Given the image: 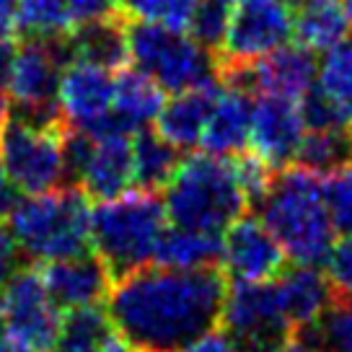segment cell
I'll return each mask as SVG.
<instances>
[{"mask_svg": "<svg viewBox=\"0 0 352 352\" xmlns=\"http://www.w3.org/2000/svg\"><path fill=\"white\" fill-rule=\"evenodd\" d=\"M67 50V57H78L94 65H101L107 70H120L130 63L127 55V19L120 13L88 21L80 26H73L70 34L63 39Z\"/></svg>", "mask_w": 352, "mask_h": 352, "instance_id": "cell-21", "label": "cell"}, {"mask_svg": "<svg viewBox=\"0 0 352 352\" xmlns=\"http://www.w3.org/2000/svg\"><path fill=\"white\" fill-rule=\"evenodd\" d=\"M67 63L63 39L32 36L16 47L11 76H8V99L21 109V117L42 122H60L57 114V86Z\"/></svg>", "mask_w": 352, "mask_h": 352, "instance_id": "cell-10", "label": "cell"}, {"mask_svg": "<svg viewBox=\"0 0 352 352\" xmlns=\"http://www.w3.org/2000/svg\"><path fill=\"white\" fill-rule=\"evenodd\" d=\"M0 166L8 171L21 195H42L63 187L70 176L67 130L63 122L32 117L8 120L0 140Z\"/></svg>", "mask_w": 352, "mask_h": 352, "instance_id": "cell-7", "label": "cell"}, {"mask_svg": "<svg viewBox=\"0 0 352 352\" xmlns=\"http://www.w3.org/2000/svg\"><path fill=\"white\" fill-rule=\"evenodd\" d=\"M111 70L78 57H67L57 86V114L63 127L83 135L120 130L117 122L111 120Z\"/></svg>", "mask_w": 352, "mask_h": 352, "instance_id": "cell-13", "label": "cell"}, {"mask_svg": "<svg viewBox=\"0 0 352 352\" xmlns=\"http://www.w3.org/2000/svg\"><path fill=\"white\" fill-rule=\"evenodd\" d=\"M321 197L337 233H352V155L321 174Z\"/></svg>", "mask_w": 352, "mask_h": 352, "instance_id": "cell-28", "label": "cell"}, {"mask_svg": "<svg viewBox=\"0 0 352 352\" xmlns=\"http://www.w3.org/2000/svg\"><path fill=\"white\" fill-rule=\"evenodd\" d=\"M57 352H132L127 347V342H122L120 347H111V350H57Z\"/></svg>", "mask_w": 352, "mask_h": 352, "instance_id": "cell-42", "label": "cell"}, {"mask_svg": "<svg viewBox=\"0 0 352 352\" xmlns=\"http://www.w3.org/2000/svg\"><path fill=\"white\" fill-rule=\"evenodd\" d=\"M166 228L164 199L148 189L122 192L91 208V249L114 280L155 262Z\"/></svg>", "mask_w": 352, "mask_h": 352, "instance_id": "cell-4", "label": "cell"}, {"mask_svg": "<svg viewBox=\"0 0 352 352\" xmlns=\"http://www.w3.org/2000/svg\"><path fill=\"white\" fill-rule=\"evenodd\" d=\"M231 6L233 0H197L195 11H192V19H189L187 32L202 47H208L210 52H215V55H218L223 36H226Z\"/></svg>", "mask_w": 352, "mask_h": 352, "instance_id": "cell-31", "label": "cell"}, {"mask_svg": "<svg viewBox=\"0 0 352 352\" xmlns=\"http://www.w3.org/2000/svg\"><path fill=\"white\" fill-rule=\"evenodd\" d=\"M120 13V0H70V23L80 26Z\"/></svg>", "mask_w": 352, "mask_h": 352, "instance_id": "cell-34", "label": "cell"}, {"mask_svg": "<svg viewBox=\"0 0 352 352\" xmlns=\"http://www.w3.org/2000/svg\"><path fill=\"white\" fill-rule=\"evenodd\" d=\"M0 352H8V347H6V344H3V342H0Z\"/></svg>", "mask_w": 352, "mask_h": 352, "instance_id": "cell-43", "label": "cell"}, {"mask_svg": "<svg viewBox=\"0 0 352 352\" xmlns=\"http://www.w3.org/2000/svg\"><path fill=\"white\" fill-rule=\"evenodd\" d=\"M226 275L145 264L111 283L109 314L132 352H179L220 324Z\"/></svg>", "mask_w": 352, "mask_h": 352, "instance_id": "cell-1", "label": "cell"}, {"mask_svg": "<svg viewBox=\"0 0 352 352\" xmlns=\"http://www.w3.org/2000/svg\"><path fill=\"white\" fill-rule=\"evenodd\" d=\"M218 78L187 91H179L168 101H164L161 111L155 114V132L176 151H187L199 145L205 122L210 117L212 101L218 96Z\"/></svg>", "mask_w": 352, "mask_h": 352, "instance_id": "cell-20", "label": "cell"}, {"mask_svg": "<svg viewBox=\"0 0 352 352\" xmlns=\"http://www.w3.org/2000/svg\"><path fill=\"white\" fill-rule=\"evenodd\" d=\"M16 270H19V246L13 241L11 231L0 220V293Z\"/></svg>", "mask_w": 352, "mask_h": 352, "instance_id": "cell-35", "label": "cell"}, {"mask_svg": "<svg viewBox=\"0 0 352 352\" xmlns=\"http://www.w3.org/2000/svg\"><path fill=\"white\" fill-rule=\"evenodd\" d=\"M164 88L153 78L140 73L138 67L114 70V91H111V120L124 132H138L155 120L164 107Z\"/></svg>", "mask_w": 352, "mask_h": 352, "instance_id": "cell-22", "label": "cell"}, {"mask_svg": "<svg viewBox=\"0 0 352 352\" xmlns=\"http://www.w3.org/2000/svg\"><path fill=\"white\" fill-rule=\"evenodd\" d=\"M164 189L168 223L182 228L223 233L249 208L233 174V161L223 155L197 153L179 161Z\"/></svg>", "mask_w": 352, "mask_h": 352, "instance_id": "cell-5", "label": "cell"}, {"mask_svg": "<svg viewBox=\"0 0 352 352\" xmlns=\"http://www.w3.org/2000/svg\"><path fill=\"white\" fill-rule=\"evenodd\" d=\"M272 283L293 334L314 329L334 298L329 277L319 267H308V264H298L296 270H283Z\"/></svg>", "mask_w": 352, "mask_h": 352, "instance_id": "cell-19", "label": "cell"}, {"mask_svg": "<svg viewBox=\"0 0 352 352\" xmlns=\"http://www.w3.org/2000/svg\"><path fill=\"white\" fill-rule=\"evenodd\" d=\"M21 29L42 39H65L70 23V0H19Z\"/></svg>", "mask_w": 352, "mask_h": 352, "instance_id": "cell-26", "label": "cell"}, {"mask_svg": "<svg viewBox=\"0 0 352 352\" xmlns=\"http://www.w3.org/2000/svg\"><path fill=\"white\" fill-rule=\"evenodd\" d=\"M21 32L19 0H0V42H16Z\"/></svg>", "mask_w": 352, "mask_h": 352, "instance_id": "cell-37", "label": "cell"}, {"mask_svg": "<svg viewBox=\"0 0 352 352\" xmlns=\"http://www.w3.org/2000/svg\"><path fill=\"white\" fill-rule=\"evenodd\" d=\"M42 277L52 300L63 311L99 306L101 300H107L114 283L109 267L91 252L47 262L42 267Z\"/></svg>", "mask_w": 352, "mask_h": 352, "instance_id": "cell-17", "label": "cell"}, {"mask_svg": "<svg viewBox=\"0 0 352 352\" xmlns=\"http://www.w3.org/2000/svg\"><path fill=\"white\" fill-rule=\"evenodd\" d=\"M218 96L212 101L210 117L199 138L205 153L212 155H239L249 145L252 132V94L241 86L218 80Z\"/></svg>", "mask_w": 352, "mask_h": 352, "instance_id": "cell-18", "label": "cell"}, {"mask_svg": "<svg viewBox=\"0 0 352 352\" xmlns=\"http://www.w3.org/2000/svg\"><path fill=\"white\" fill-rule=\"evenodd\" d=\"M13 52H16V44L13 42H0V94L8 86V76H11L13 65Z\"/></svg>", "mask_w": 352, "mask_h": 352, "instance_id": "cell-40", "label": "cell"}, {"mask_svg": "<svg viewBox=\"0 0 352 352\" xmlns=\"http://www.w3.org/2000/svg\"><path fill=\"white\" fill-rule=\"evenodd\" d=\"M314 329V340L327 352H352V298H331Z\"/></svg>", "mask_w": 352, "mask_h": 352, "instance_id": "cell-30", "label": "cell"}, {"mask_svg": "<svg viewBox=\"0 0 352 352\" xmlns=\"http://www.w3.org/2000/svg\"><path fill=\"white\" fill-rule=\"evenodd\" d=\"M19 199H21V189L16 187V182L8 176V171L0 166V220L11 215L13 208L19 205Z\"/></svg>", "mask_w": 352, "mask_h": 352, "instance_id": "cell-38", "label": "cell"}, {"mask_svg": "<svg viewBox=\"0 0 352 352\" xmlns=\"http://www.w3.org/2000/svg\"><path fill=\"white\" fill-rule=\"evenodd\" d=\"M8 120H11V104L6 99V94H0V140H3V132H6Z\"/></svg>", "mask_w": 352, "mask_h": 352, "instance_id": "cell-41", "label": "cell"}, {"mask_svg": "<svg viewBox=\"0 0 352 352\" xmlns=\"http://www.w3.org/2000/svg\"><path fill=\"white\" fill-rule=\"evenodd\" d=\"M197 0H120V16L127 21L164 23L187 32Z\"/></svg>", "mask_w": 352, "mask_h": 352, "instance_id": "cell-29", "label": "cell"}, {"mask_svg": "<svg viewBox=\"0 0 352 352\" xmlns=\"http://www.w3.org/2000/svg\"><path fill=\"white\" fill-rule=\"evenodd\" d=\"M300 109L308 130H342L352 138V42L344 39L324 52Z\"/></svg>", "mask_w": 352, "mask_h": 352, "instance_id": "cell-14", "label": "cell"}, {"mask_svg": "<svg viewBox=\"0 0 352 352\" xmlns=\"http://www.w3.org/2000/svg\"><path fill=\"white\" fill-rule=\"evenodd\" d=\"M327 270L334 296L352 298V233H344V239L334 243L327 259Z\"/></svg>", "mask_w": 352, "mask_h": 352, "instance_id": "cell-33", "label": "cell"}, {"mask_svg": "<svg viewBox=\"0 0 352 352\" xmlns=\"http://www.w3.org/2000/svg\"><path fill=\"white\" fill-rule=\"evenodd\" d=\"M350 21L344 0H298L293 36L311 52H327L347 39Z\"/></svg>", "mask_w": 352, "mask_h": 352, "instance_id": "cell-23", "label": "cell"}, {"mask_svg": "<svg viewBox=\"0 0 352 352\" xmlns=\"http://www.w3.org/2000/svg\"><path fill=\"white\" fill-rule=\"evenodd\" d=\"M306 130L300 101L275 94H259L256 101H252L249 143L254 153L272 168H285L296 161Z\"/></svg>", "mask_w": 352, "mask_h": 352, "instance_id": "cell-16", "label": "cell"}, {"mask_svg": "<svg viewBox=\"0 0 352 352\" xmlns=\"http://www.w3.org/2000/svg\"><path fill=\"white\" fill-rule=\"evenodd\" d=\"M3 340L8 352H55L63 308L44 285L39 267L16 270L0 293Z\"/></svg>", "mask_w": 352, "mask_h": 352, "instance_id": "cell-8", "label": "cell"}, {"mask_svg": "<svg viewBox=\"0 0 352 352\" xmlns=\"http://www.w3.org/2000/svg\"><path fill=\"white\" fill-rule=\"evenodd\" d=\"M179 352H241V350H239V344L228 334H220V331L210 329L202 337H197L195 342H189L187 347H182Z\"/></svg>", "mask_w": 352, "mask_h": 352, "instance_id": "cell-36", "label": "cell"}, {"mask_svg": "<svg viewBox=\"0 0 352 352\" xmlns=\"http://www.w3.org/2000/svg\"><path fill=\"white\" fill-rule=\"evenodd\" d=\"M19 254L39 264L91 252V197L78 184L29 195L8 215Z\"/></svg>", "mask_w": 352, "mask_h": 352, "instance_id": "cell-3", "label": "cell"}, {"mask_svg": "<svg viewBox=\"0 0 352 352\" xmlns=\"http://www.w3.org/2000/svg\"><path fill=\"white\" fill-rule=\"evenodd\" d=\"M179 166V151L168 145L155 130L132 132V184L138 189L158 192L168 184Z\"/></svg>", "mask_w": 352, "mask_h": 352, "instance_id": "cell-25", "label": "cell"}, {"mask_svg": "<svg viewBox=\"0 0 352 352\" xmlns=\"http://www.w3.org/2000/svg\"><path fill=\"white\" fill-rule=\"evenodd\" d=\"M127 55L140 73L171 94L218 78V55L189 32L164 23L127 21Z\"/></svg>", "mask_w": 352, "mask_h": 352, "instance_id": "cell-6", "label": "cell"}, {"mask_svg": "<svg viewBox=\"0 0 352 352\" xmlns=\"http://www.w3.org/2000/svg\"><path fill=\"white\" fill-rule=\"evenodd\" d=\"M272 280H233V285H226L220 324L241 352H272L280 342L293 334L280 308Z\"/></svg>", "mask_w": 352, "mask_h": 352, "instance_id": "cell-9", "label": "cell"}, {"mask_svg": "<svg viewBox=\"0 0 352 352\" xmlns=\"http://www.w3.org/2000/svg\"><path fill=\"white\" fill-rule=\"evenodd\" d=\"M285 252L256 215L236 218L223 231L220 264L226 275L243 283H264L285 270Z\"/></svg>", "mask_w": 352, "mask_h": 352, "instance_id": "cell-15", "label": "cell"}, {"mask_svg": "<svg viewBox=\"0 0 352 352\" xmlns=\"http://www.w3.org/2000/svg\"><path fill=\"white\" fill-rule=\"evenodd\" d=\"M352 155V138L342 130H306V138L298 148L293 164L314 168L324 174L327 168Z\"/></svg>", "mask_w": 352, "mask_h": 352, "instance_id": "cell-27", "label": "cell"}, {"mask_svg": "<svg viewBox=\"0 0 352 352\" xmlns=\"http://www.w3.org/2000/svg\"><path fill=\"white\" fill-rule=\"evenodd\" d=\"M259 210V220L283 246L287 259L308 267L327 264L337 243V231L321 197L319 171L300 164L280 168Z\"/></svg>", "mask_w": 352, "mask_h": 352, "instance_id": "cell-2", "label": "cell"}, {"mask_svg": "<svg viewBox=\"0 0 352 352\" xmlns=\"http://www.w3.org/2000/svg\"><path fill=\"white\" fill-rule=\"evenodd\" d=\"M67 164L88 197H117L132 187V132L83 135L67 130Z\"/></svg>", "mask_w": 352, "mask_h": 352, "instance_id": "cell-11", "label": "cell"}, {"mask_svg": "<svg viewBox=\"0 0 352 352\" xmlns=\"http://www.w3.org/2000/svg\"><path fill=\"white\" fill-rule=\"evenodd\" d=\"M272 352H327L314 337H300V334H290L283 340Z\"/></svg>", "mask_w": 352, "mask_h": 352, "instance_id": "cell-39", "label": "cell"}, {"mask_svg": "<svg viewBox=\"0 0 352 352\" xmlns=\"http://www.w3.org/2000/svg\"><path fill=\"white\" fill-rule=\"evenodd\" d=\"M233 174H236V182H239L249 208H252V205H259L267 195V189L275 179V168L256 153H239L233 155Z\"/></svg>", "mask_w": 352, "mask_h": 352, "instance_id": "cell-32", "label": "cell"}, {"mask_svg": "<svg viewBox=\"0 0 352 352\" xmlns=\"http://www.w3.org/2000/svg\"><path fill=\"white\" fill-rule=\"evenodd\" d=\"M298 0H233L218 63H252L290 42Z\"/></svg>", "mask_w": 352, "mask_h": 352, "instance_id": "cell-12", "label": "cell"}, {"mask_svg": "<svg viewBox=\"0 0 352 352\" xmlns=\"http://www.w3.org/2000/svg\"><path fill=\"white\" fill-rule=\"evenodd\" d=\"M223 233L197 231V228H166L155 252V264L171 270H210L220 264Z\"/></svg>", "mask_w": 352, "mask_h": 352, "instance_id": "cell-24", "label": "cell"}]
</instances>
